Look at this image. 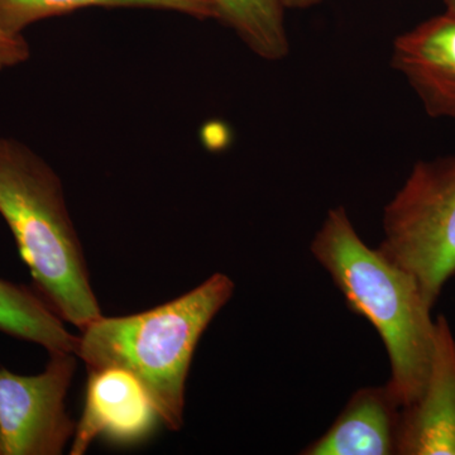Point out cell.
Segmentation results:
<instances>
[{
  "instance_id": "6da1fadb",
  "label": "cell",
  "mask_w": 455,
  "mask_h": 455,
  "mask_svg": "<svg viewBox=\"0 0 455 455\" xmlns=\"http://www.w3.org/2000/svg\"><path fill=\"white\" fill-rule=\"evenodd\" d=\"M310 252L349 309L381 337L391 367L387 386L398 405L414 403L427 383L435 337L433 307L415 278L364 243L344 206L326 212Z\"/></svg>"
},
{
  "instance_id": "8fae6325",
  "label": "cell",
  "mask_w": 455,
  "mask_h": 455,
  "mask_svg": "<svg viewBox=\"0 0 455 455\" xmlns=\"http://www.w3.org/2000/svg\"><path fill=\"white\" fill-rule=\"evenodd\" d=\"M86 7L149 8L179 12L199 20H218L209 0H0V26L13 35L27 27Z\"/></svg>"
},
{
  "instance_id": "52a82bcc",
  "label": "cell",
  "mask_w": 455,
  "mask_h": 455,
  "mask_svg": "<svg viewBox=\"0 0 455 455\" xmlns=\"http://www.w3.org/2000/svg\"><path fill=\"white\" fill-rule=\"evenodd\" d=\"M397 455H455V337L443 315L423 394L401 410Z\"/></svg>"
},
{
  "instance_id": "5bb4252c",
  "label": "cell",
  "mask_w": 455,
  "mask_h": 455,
  "mask_svg": "<svg viewBox=\"0 0 455 455\" xmlns=\"http://www.w3.org/2000/svg\"><path fill=\"white\" fill-rule=\"evenodd\" d=\"M322 0H280L283 8L289 9H305L319 4Z\"/></svg>"
},
{
  "instance_id": "8992f818",
  "label": "cell",
  "mask_w": 455,
  "mask_h": 455,
  "mask_svg": "<svg viewBox=\"0 0 455 455\" xmlns=\"http://www.w3.org/2000/svg\"><path fill=\"white\" fill-rule=\"evenodd\" d=\"M160 421L154 401L134 374L118 367L89 370L85 406L70 454H85L98 438L116 445L139 444Z\"/></svg>"
},
{
  "instance_id": "7a4b0ae2",
  "label": "cell",
  "mask_w": 455,
  "mask_h": 455,
  "mask_svg": "<svg viewBox=\"0 0 455 455\" xmlns=\"http://www.w3.org/2000/svg\"><path fill=\"white\" fill-rule=\"evenodd\" d=\"M235 290L232 278L218 272L154 309L99 317L83 329L75 355L88 370L118 367L134 374L161 423L178 431L184 425L185 386L197 343Z\"/></svg>"
},
{
  "instance_id": "277c9868",
  "label": "cell",
  "mask_w": 455,
  "mask_h": 455,
  "mask_svg": "<svg viewBox=\"0 0 455 455\" xmlns=\"http://www.w3.org/2000/svg\"><path fill=\"white\" fill-rule=\"evenodd\" d=\"M379 251L409 272L434 307L455 275V154L420 161L386 204Z\"/></svg>"
},
{
  "instance_id": "9c48e42d",
  "label": "cell",
  "mask_w": 455,
  "mask_h": 455,
  "mask_svg": "<svg viewBox=\"0 0 455 455\" xmlns=\"http://www.w3.org/2000/svg\"><path fill=\"white\" fill-rule=\"evenodd\" d=\"M401 410L387 383L362 387L302 455H397Z\"/></svg>"
},
{
  "instance_id": "30bf717a",
  "label": "cell",
  "mask_w": 455,
  "mask_h": 455,
  "mask_svg": "<svg viewBox=\"0 0 455 455\" xmlns=\"http://www.w3.org/2000/svg\"><path fill=\"white\" fill-rule=\"evenodd\" d=\"M0 331L38 344L49 353H75L79 341L40 293L2 278Z\"/></svg>"
},
{
  "instance_id": "4fadbf2b",
  "label": "cell",
  "mask_w": 455,
  "mask_h": 455,
  "mask_svg": "<svg viewBox=\"0 0 455 455\" xmlns=\"http://www.w3.org/2000/svg\"><path fill=\"white\" fill-rule=\"evenodd\" d=\"M31 49L23 35H13L0 26V73L26 62Z\"/></svg>"
},
{
  "instance_id": "7c38bea8",
  "label": "cell",
  "mask_w": 455,
  "mask_h": 455,
  "mask_svg": "<svg viewBox=\"0 0 455 455\" xmlns=\"http://www.w3.org/2000/svg\"><path fill=\"white\" fill-rule=\"evenodd\" d=\"M218 14L260 59L278 61L290 50L280 0H209Z\"/></svg>"
},
{
  "instance_id": "ba28073f",
  "label": "cell",
  "mask_w": 455,
  "mask_h": 455,
  "mask_svg": "<svg viewBox=\"0 0 455 455\" xmlns=\"http://www.w3.org/2000/svg\"><path fill=\"white\" fill-rule=\"evenodd\" d=\"M391 64L430 116L455 119V12L445 11L398 36Z\"/></svg>"
},
{
  "instance_id": "3957f363",
  "label": "cell",
  "mask_w": 455,
  "mask_h": 455,
  "mask_svg": "<svg viewBox=\"0 0 455 455\" xmlns=\"http://www.w3.org/2000/svg\"><path fill=\"white\" fill-rule=\"evenodd\" d=\"M0 215L36 290L62 320L83 331L103 316L61 180L28 146L5 137H0Z\"/></svg>"
},
{
  "instance_id": "9a60e30c",
  "label": "cell",
  "mask_w": 455,
  "mask_h": 455,
  "mask_svg": "<svg viewBox=\"0 0 455 455\" xmlns=\"http://www.w3.org/2000/svg\"><path fill=\"white\" fill-rule=\"evenodd\" d=\"M445 5V11L455 12V0H443Z\"/></svg>"
},
{
  "instance_id": "5b68a950",
  "label": "cell",
  "mask_w": 455,
  "mask_h": 455,
  "mask_svg": "<svg viewBox=\"0 0 455 455\" xmlns=\"http://www.w3.org/2000/svg\"><path fill=\"white\" fill-rule=\"evenodd\" d=\"M44 372L20 376L0 368V455H60L76 424L66 396L76 370L75 353H50Z\"/></svg>"
}]
</instances>
